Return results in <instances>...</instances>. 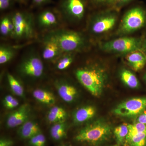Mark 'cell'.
<instances>
[{"mask_svg": "<svg viewBox=\"0 0 146 146\" xmlns=\"http://www.w3.org/2000/svg\"><path fill=\"white\" fill-rule=\"evenodd\" d=\"M128 132V125H121L115 128L114 133L117 141L119 144L124 143L125 141Z\"/></svg>", "mask_w": 146, "mask_h": 146, "instance_id": "25", "label": "cell"}, {"mask_svg": "<svg viewBox=\"0 0 146 146\" xmlns=\"http://www.w3.org/2000/svg\"><path fill=\"white\" fill-rule=\"evenodd\" d=\"M127 125L129 132L126 140L138 133H146V124L137 122L133 124Z\"/></svg>", "mask_w": 146, "mask_h": 146, "instance_id": "27", "label": "cell"}, {"mask_svg": "<svg viewBox=\"0 0 146 146\" xmlns=\"http://www.w3.org/2000/svg\"><path fill=\"white\" fill-rule=\"evenodd\" d=\"M42 57L46 60L57 59L64 53L57 42L48 35L44 37Z\"/></svg>", "mask_w": 146, "mask_h": 146, "instance_id": "11", "label": "cell"}, {"mask_svg": "<svg viewBox=\"0 0 146 146\" xmlns=\"http://www.w3.org/2000/svg\"><path fill=\"white\" fill-rule=\"evenodd\" d=\"M142 51L146 54V37L143 39Z\"/></svg>", "mask_w": 146, "mask_h": 146, "instance_id": "36", "label": "cell"}, {"mask_svg": "<svg viewBox=\"0 0 146 146\" xmlns=\"http://www.w3.org/2000/svg\"><path fill=\"white\" fill-rule=\"evenodd\" d=\"M119 146V145H115V146Z\"/></svg>", "mask_w": 146, "mask_h": 146, "instance_id": "39", "label": "cell"}, {"mask_svg": "<svg viewBox=\"0 0 146 146\" xmlns=\"http://www.w3.org/2000/svg\"><path fill=\"white\" fill-rule=\"evenodd\" d=\"M96 113V108L91 106L81 108L74 113V121L77 123L84 122L93 118Z\"/></svg>", "mask_w": 146, "mask_h": 146, "instance_id": "17", "label": "cell"}, {"mask_svg": "<svg viewBox=\"0 0 146 146\" xmlns=\"http://www.w3.org/2000/svg\"><path fill=\"white\" fill-rule=\"evenodd\" d=\"M137 122L146 124V112L139 116L137 119Z\"/></svg>", "mask_w": 146, "mask_h": 146, "instance_id": "35", "label": "cell"}, {"mask_svg": "<svg viewBox=\"0 0 146 146\" xmlns=\"http://www.w3.org/2000/svg\"><path fill=\"white\" fill-rule=\"evenodd\" d=\"M50 134L55 141H60L66 135V126L64 122L56 123L52 126L50 130Z\"/></svg>", "mask_w": 146, "mask_h": 146, "instance_id": "22", "label": "cell"}, {"mask_svg": "<svg viewBox=\"0 0 146 146\" xmlns=\"http://www.w3.org/2000/svg\"><path fill=\"white\" fill-rule=\"evenodd\" d=\"M19 2L22 3H25L26 1L27 0H18Z\"/></svg>", "mask_w": 146, "mask_h": 146, "instance_id": "38", "label": "cell"}, {"mask_svg": "<svg viewBox=\"0 0 146 146\" xmlns=\"http://www.w3.org/2000/svg\"><path fill=\"white\" fill-rule=\"evenodd\" d=\"M50 0H33V2L35 5L42 6L49 2Z\"/></svg>", "mask_w": 146, "mask_h": 146, "instance_id": "34", "label": "cell"}, {"mask_svg": "<svg viewBox=\"0 0 146 146\" xmlns=\"http://www.w3.org/2000/svg\"><path fill=\"white\" fill-rule=\"evenodd\" d=\"M78 81L95 96H100L107 79L106 71L98 66H91L77 70Z\"/></svg>", "mask_w": 146, "mask_h": 146, "instance_id": "1", "label": "cell"}, {"mask_svg": "<svg viewBox=\"0 0 146 146\" xmlns=\"http://www.w3.org/2000/svg\"><path fill=\"white\" fill-rule=\"evenodd\" d=\"M67 117V113L65 110L56 106L51 108L48 113L47 119L50 123H56L64 122Z\"/></svg>", "mask_w": 146, "mask_h": 146, "instance_id": "19", "label": "cell"}, {"mask_svg": "<svg viewBox=\"0 0 146 146\" xmlns=\"http://www.w3.org/2000/svg\"><path fill=\"white\" fill-rule=\"evenodd\" d=\"M13 142L11 140L2 138L0 140V146H12Z\"/></svg>", "mask_w": 146, "mask_h": 146, "instance_id": "32", "label": "cell"}, {"mask_svg": "<svg viewBox=\"0 0 146 146\" xmlns=\"http://www.w3.org/2000/svg\"><path fill=\"white\" fill-rule=\"evenodd\" d=\"M15 48L6 45H1L0 47V64H5L10 61L16 55Z\"/></svg>", "mask_w": 146, "mask_h": 146, "instance_id": "21", "label": "cell"}, {"mask_svg": "<svg viewBox=\"0 0 146 146\" xmlns=\"http://www.w3.org/2000/svg\"><path fill=\"white\" fill-rule=\"evenodd\" d=\"M120 77L123 83L131 89H137L140 82L136 75L129 70L123 69L120 72Z\"/></svg>", "mask_w": 146, "mask_h": 146, "instance_id": "18", "label": "cell"}, {"mask_svg": "<svg viewBox=\"0 0 146 146\" xmlns=\"http://www.w3.org/2000/svg\"><path fill=\"white\" fill-rule=\"evenodd\" d=\"M12 0H0V9L1 11L6 10L11 5Z\"/></svg>", "mask_w": 146, "mask_h": 146, "instance_id": "31", "label": "cell"}, {"mask_svg": "<svg viewBox=\"0 0 146 146\" xmlns=\"http://www.w3.org/2000/svg\"><path fill=\"white\" fill-rule=\"evenodd\" d=\"M30 110L28 105L25 104L22 105L17 110L9 115L7 119V126L12 128L22 125L27 121Z\"/></svg>", "mask_w": 146, "mask_h": 146, "instance_id": "12", "label": "cell"}, {"mask_svg": "<svg viewBox=\"0 0 146 146\" xmlns=\"http://www.w3.org/2000/svg\"><path fill=\"white\" fill-rule=\"evenodd\" d=\"M126 61L133 70H141L146 65V54L142 50H137L125 55Z\"/></svg>", "mask_w": 146, "mask_h": 146, "instance_id": "13", "label": "cell"}, {"mask_svg": "<svg viewBox=\"0 0 146 146\" xmlns=\"http://www.w3.org/2000/svg\"><path fill=\"white\" fill-rule=\"evenodd\" d=\"M146 109V97L133 98L121 103L113 112L118 116L129 117L141 114Z\"/></svg>", "mask_w": 146, "mask_h": 146, "instance_id": "10", "label": "cell"}, {"mask_svg": "<svg viewBox=\"0 0 146 146\" xmlns=\"http://www.w3.org/2000/svg\"><path fill=\"white\" fill-rule=\"evenodd\" d=\"M74 55L75 53H64L57 58L56 68L59 70L67 69L73 63Z\"/></svg>", "mask_w": 146, "mask_h": 146, "instance_id": "23", "label": "cell"}, {"mask_svg": "<svg viewBox=\"0 0 146 146\" xmlns=\"http://www.w3.org/2000/svg\"><path fill=\"white\" fill-rule=\"evenodd\" d=\"M60 13L70 22H78L83 18L85 12L84 0H62Z\"/></svg>", "mask_w": 146, "mask_h": 146, "instance_id": "9", "label": "cell"}, {"mask_svg": "<svg viewBox=\"0 0 146 146\" xmlns=\"http://www.w3.org/2000/svg\"><path fill=\"white\" fill-rule=\"evenodd\" d=\"M143 38L123 36L102 42L100 48L104 51L113 53L127 54L137 50H142Z\"/></svg>", "mask_w": 146, "mask_h": 146, "instance_id": "4", "label": "cell"}, {"mask_svg": "<svg viewBox=\"0 0 146 146\" xmlns=\"http://www.w3.org/2000/svg\"><path fill=\"white\" fill-rule=\"evenodd\" d=\"M117 20L115 11L102 12L91 18L89 25V31L95 35L105 34L114 28Z\"/></svg>", "mask_w": 146, "mask_h": 146, "instance_id": "7", "label": "cell"}, {"mask_svg": "<svg viewBox=\"0 0 146 146\" xmlns=\"http://www.w3.org/2000/svg\"><path fill=\"white\" fill-rule=\"evenodd\" d=\"M7 77L11 89L13 93L18 96H23V87L20 82L15 78V77L9 73H7Z\"/></svg>", "mask_w": 146, "mask_h": 146, "instance_id": "24", "label": "cell"}, {"mask_svg": "<svg viewBox=\"0 0 146 146\" xmlns=\"http://www.w3.org/2000/svg\"><path fill=\"white\" fill-rule=\"evenodd\" d=\"M33 95L35 99L44 104L51 105L55 102L54 96L49 91L42 89H37L34 90Z\"/></svg>", "mask_w": 146, "mask_h": 146, "instance_id": "20", "label": "cell"}, {"mask_svg": "<svg viewBox=\"0 0 146 146\" xmlns=\"http://www.w3.org/2000/svg\"><path fill=\"white\" fill-rule=\"evenodd\" d=\"M37 23L41 28H54L58 25L59 20L57 15L52 11H44L37 17Z\"/></svg>", "mask_w": 146, "mask_h": 146, "instance_id": "14", "label": "cell"}, {"mask_svg": "<svg viewBox=\"0 0 146 146\" xmlns=\"http://www.w3.org/2000/svg\"><path fill=\"white\" fill-rule=\"evenodd\" d=\"M132 1H133V0H118V2L117 3V5L115 7V8L116 9H119L123 7L124 6L130 3Z\"/></svg>", "mask_w": 146, "mask_h": 146, "instance_id": "33", "label": "cell"}, {"mask_svg": "<svg viewBox=\"0 0 146 146\" xmlns=\"http://www.w3.org/2000/svg\"><path fill=\"white\" fill-rule=\"evenodd\" d=\"M111 133V126L104 121L98 120L82 129L76 136L75 140L96 143L106 140Z\"/></svg>", "mask_w": 146, "mask_h": 146, "instance_id": "5", "label": "cell"}, {"mask_svg": "<svg viewBox=\"0 0 146 146\" xmlns=\"http://www.w3.org/2000/svg\"><path fill=\"white\" fill-rule=\"evenodd\" d=\"M47 35L57 42L64 53H75L81 51L88 44L84 35L74 31L58 29L52 31Z\"/></svg>", "mask_w": 146, "mask_h": 146, "instance_id": "2", "label": "cell"}, {"mask_svg": "<svg viewBox=\"0 0 146 146\" xmlns=\"http://www.w3.org/2000/svg\"><path fill=\"white\" fill-rule=\"evenodd\" d=\"M29 143L31 146H45L46 143V137L41 132L31 138L29 139Z\"/></svg>", "mask_w": 146, "mask_h": 146, "instance_id": "28", "label": "cell"}, {"mask_svg": "<svg viewBox=\"0 0 146 146\" xmlns=\"http://www.w3.org/2000/svg\"><path fill=\"white\" fill-rule=\"evenodd\" d=\"M144 81H145V83L146 84V72L145 74V75H144V77H143Z\"/></svg>", "mask_w": 146, "mask_h": 146, "instance_id": "37", "label": "cell"}, {"mask_svg": "<svg viewBox=\"0 0 146 146\" xmlns=\"http://www.w3.org/2000/svg\"><path fill=\"white\" fill-rule=\"evenodd\" d=\"M146 25V9L137 6L128 10L121 21L117 34L120 36L131 34Z\"/></svg>", "mask_w": 146, "mask_h": 146, "instance_id": "3", "label": "cell"}, {"mask_svg": "<svg viewBox=\"0 0 146 146\" xmlns=\"http://www.w3.org/2000/svg\"><path fill=\"white\" fill-rule=\"evenodd\" d=\"M118 0H91V2L96 5L109 6L116 7Z\"/></svg>", "mask_w": 146, "mask_h": 146, "instance_id": "30", "label": "cell"}, {"mask_svg": "<svg viewBox=\"0 0 146 146\" xmlns=\"http://www.w3.org/2000/svg\"><path fill=\"white\" fill-rule=\"evenodd\" d=\"M15 27V36L17 39H29L35 35L34 21L31 14L17 11L11 17Z\"/></svg>", "mask_w": 146, "mask_h": 146, "instance_id": "6", "label": "cell"}, {"mask_svg": "<svg viewBox=\"0 0 146 146\" xmlns=\"http://www.w3.org/2000/svg\"><path fill=\"white\" fill-rule=\"evenodd\" d=\"M125 142L129 146H145L146 144V133L134 135L127 139Z\"/></svg>", "mask_w": 146, "mask_h": 146, "instance_id": "26", "label": "cell"}, {"mask_svg": "<svg viewBox=\"0 0 146 146\" xmlns=\"http://www.w3.org/2000/svg\"><path fill=\"white\" fill-rule=\"evenodd\" d=\"M9 16H5L2 18L0 23V32L3 36H9Z\"/></svg>", "mask_w": 146, "mask_h": 146, "instance_id": "29", "label": "cell"}, {"mask_svg": "<svg viewBox=\"0 0 146 146\" xmlns=\"http://www.w3.org/2000/svg\"><path fill=\"white\" fill-rule=\"evenodd\" d=\"M41 132V129L38 125L31 121H27L24 123L18 130L19 136L24 139H30Z\"/></svg>", "mask_w": 146, "mask_h": 146, "instance_id": "16", "label": "cell"}, {"mask_svg": "<svg viewBox=\"0 0 146 146\" xmlns=\"http://www.w3.org/2000/svg\"><path fill=\"white\" fill-rule=\"evenodd\" d=\"M57 91L59 96L66 102H72L77 95V90L74 86L66 82H59L57 84Z\"/></svg>", "mask_w": 146, "mask_h": 146, "instance_id": "15", "label": "cell"}, {"mask_svg": "<svg viewBox=\"0 0 146 146\" xmlns=\"http://www.w3.org/2000/svg\"><path fill=\"white\" fill-rule=\"evenodd\" d=\"M65 146V145H62V146Z\"/></svg>", "mask_w": 146, "mask_h": 146, "instance_id": "40", "label": "cell"}, {"mask_svg": "<svg viewBox=\"0 0 146 146\" xmlns=\"http://www.w3.org/2000/svg\"><path fill=\"white\" fill-rule=\"evenodd\" d=\"M25 55L19 65L20 73L27 77H41L44 74V66L39 54L30 52Z\"/></svg>", "mask_w": 146, "mask_h": 146, "instance_id": "8", "label": "cell"}]
</instances>
